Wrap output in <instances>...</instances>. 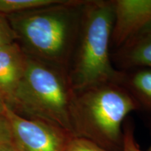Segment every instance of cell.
I'll return each mask as SVG.
<instances>
[{"label": "cell", "mask_w": 151, "mask_h": 151, "mask_svg": "<svg viewBox=\"0 0 151 151\" xmlns=\"http://www.w3.org/2000/svg\"><path fill=\"white\" fill-rule=\"evenodd\" d=\"M27 55L16 43L0 47V91L10 100L25 70Z\"/></svg>", "instance_id": "52a82bcc"}, {"label": "cell", "mask_w": 151, "mask_h": 151, "mask_svg": "<svg viewBox=\"0 0 151 151\" xmlns=\"http://www.w3.org/2000/svg\"><path fill=\"white\" fill-rule=\"evenodd\" d=\"M27 56L23 76L10 99L31 119L73 135L71 107L75 92L68 71Z\"/></svg>", "instance_id": "277c9868"}, {"label": "cell", "mask_w": 151, "mask_h": 151, "mask_svg": "<svg viewBox=\"0 0 151 151\" xmlns=\"http://www.w3.org/2000/svg\"><path fill=\"white\" fill-rule=\"evenodd\" d=\"M4 114L10 124L12 143L18 151H65L74 137L48 122L20 116L8 104Z\"/></svg>", "instance_id": "5b68a950"}, {"label": "cell", "mask_w": 151, "mask_h": 151, "mask_svg": "<svg viewBox=\"0 0 151 151\" xmlns=\"http://www.w3.org/2000/svg\"><path fill=\"white\" fill-rule=\"evenodd\" d=\"M148 151H151V144H150V147H149V148H148Z\"/></svg>", "instance_id": "e0dca14e"}, {"label": "cell", "mask_w": 151, "mask_h": 151, "mask_svg": "<svg viewBox=\"0 0 151 151\" xmlns=\"http://www.w3.org/2000/svg\"><path fill=\"white\" fill-rule=\"evenodd\" d=\"M113 16V0H91L85 4L68 71L74 92L107 83L121 85L123 71L113 67L110 52Z\"/></svg>", "instance_id": "7a4b0ae2"}, {"label": "cell", "mask_w": 151, "mask_h": 151, "mask_svg": "<svg viewBox=\"0 0 151 151\" xmlns=\"http://www.w3.org/2000/svg\"><path fill=\"white\" fill-rule=\"evenodd\" d=\"M111 48L118 50L151 27V0H113Z\"/></svg>", "instance_id": "8992f818"}, {"label": "cell", "mask_w": 151, "mask_h": 151, "mask_svg": "<svg viewBox=\"0 0 151 151\" xmlns=\"http://www.w3.org/2000/svg\"><path fill=\"white\" fill-rule=\"evenodd\" d=\"M86 2L62 0L15 17L13 28L29 52L27 55L69 71Z\"/></svg>", "instance_id": "6da1fadb"}, {"label": "cell", "mask_w": 151, "mask_h": 151, "mask_svg": "<svg viewBox=\"0 0 151 151\" xmlns=\"http://www.w3.org/2000/svg\"><path fill=\"white\" fill-rule=\"evenodd\" d=\"M139 109L133 96L119 83H107L75 92L71 107L73 135L103 148L122 144V122Z\"/></svg>", "instance_id": "3957f363"}, {"label": "cell", "mask_w": 151, "mask_h": 151, "mask_svg": "<svg viewBox=\"0 0 151 151\" xmlns=\"http://www.w3.org/2000/svg\"><path fill=\"white\" fill-rule=\"evenodd\" d=\"M0 142H12L10 124L4 113H0Z\"/></svg>", "instance_id": "4fadbf2b"}, {"label": "cell", "mask_w": 151, "mask_h": 151, "mask_svg": "<svg viewBox=\"0 0 151 151\" xmlns=\"http://www.w3.org/2000/svg\"><path fill=\"white\" fill-rule=\"evenodd\" d=\"M7 103L6 102V97L0 91V113H4L6 105Z\"/></svg>", "instance_id": "2e32d148"}, {"label": "cell", "mask_w": 151, "mask_h": 151, "mask_svg": "<svg viewBox=\"0 0 151 151\" xmlns=\"http://www.w3.org/2000/svg\"><path fill=\"white\" fill-rule=\"evenodd\" d=\"M62 0H0V13H22L60 3Z\"/></svg>", "instance_id": "30bf717a"}, {"label": "cell", "mask_w": 151, "mask_h": 151, "mask_svg": "<svg viewBox=\"0 0 151 151\" xmlns=\"http://www.w3.org/2000/svg\"><path fill=\"white\" fill-rule=\"evenodd\" d=\"M122 151H142L140 150L134 139L132 130L130 127L126 129L122 139Z\"/></svg>", "instance_id": "5bb4252c"}, {"label": "cell", "mask_w": 151, "mask_h": 151, "mask_svg": "<svg viewBox=\"0 0 151 151\" xmlns=\"http://www.w3.org/2000/svg\"><path fill=\"white\" fill-rule=\"evenodd\" d=\"M113 58L124 69H151V27L116 50Z\"/></svg>", "instance_id": "ba28073f"}, {"label": "cell", "mask_w": 151, "mask_h": 151, "mask_svg": "<svg viewBox=\"0 0 151 151\" xmlns=\"http://www.w3.org/2000/svg\"><path fill=\"white\" fill-rule=\"evenodd\" d=\"M16 34L4 16L0 14V47L15 43Z\"/></svg>", "instance_id": "7c38bea8"}, {"label": "cell", "mask_w": 151, "mask_h": 151, "mask_svg": "<svg viewBox=\"0 0 151 151\" xmlns=\"http://www.w3.org/2000/svg\"><path fill=\"white\" fill-rule=\"evenodd\" d=\"M121 85L133 96L140 108L151 111V69L137 68L131 73L123 71Z\"/></svg>", "instance_id": "9c48e42d"}, {"label": "cell", "mask_w": 151, "mask_h": 151, "mask_svg": "<svg viewBox=\"0 0 151 151\" xmlns=\"http://www.w3.org/2000/svg\"><path fill=\"white\" fill-rule=\"evenodd\" d=\"M0 151H18L12 142H0Z\"/></svg>", "instance_id": "9a60e30c"}, {"label": "cell", "mask_w": 151, "mask_h": 151, "mask_svg": "<svg viewBox=\"0 0 151 151\" xmlns=\"http://www.w3.org/2000/svg\"><path fill=\"white\" fill-rule=\"evenodd\" d=\"M65 151H109L90 140L82 137H73Z\"/></svg>", "instance_id": "8fae6325"}]
</instances>
